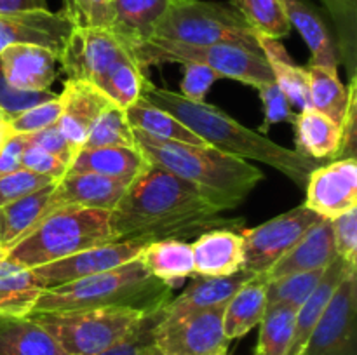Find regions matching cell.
<instances>
[{
    "mask_svg": "<svg viewBox=\"0 0 357 355\" xmlns=\"http://www.w3.org/2000/svg\"><path fill=\"white\" fill-rule=\"evenodd\" d=\"M61 13L75 28H110L112 0H63Z\"/></svg>",
    "mask_w": 357,
    "mask_h": 355,
    "instance_id": "cell-40",
    "label": "cell"
},
{
    "mask_svg": "<svg viewBox=\"0 0 357 355\" xmlns=\"http://www.w3.org/2000/svg\"><path fill=\"white\" fill-rule=\"evenodd\" d=\"M195 184L150 164L110 211L115 240L181 239L213 228H239L241 218H223Z\"/></svg>",
    "mask_w": 357,
    "mask_h": 355,
    "instance_id": "cell-1",
    "label": "cell"
},
{
    "mask_svg": "<svg viewBox=\"0 0 357 355\" xmlns=\"http://www.w3.org/2000/svg\"><path fill=\"white\" fill-rule=\"evenodd\" d=\"M138 355H166V354H164L162 350H159L153 343H146L139 348Z\"/></svg>",
    "mask_w": 357,
    "mask_h": 355,
    "instance_id": "cell-55",
    "label": "cell"
},
{
    "mask_svg": "<svg viewBox=\"0 0 357 355\" xmlns=\"http://www.w3.org/2000/svg\"><path fill=\"white\" fill-rule=\"evenodd\" d=\"M345 2H349V3H351V6L356 7V0H345Z\"/></svg>",
    "mask_w": 357,
    "mask_h": 355,
    "instance_id": "cell-56",
    "label": "cell"
},
{
    "mask_svg": "<svg viewBox=\"0 0 357 355\" xmlns=\"http://www.w3.org/2000/svg\"><path fill=\"white\" fill-rule=\"evenodd\" d=\"M152 37L192 45L234 44L260 49L258 35L230 2L173 0Z\"/></svg>",
    "mask_w": 357,
    "mask_h": 355,
    "instance_id": "cell-7",
    "label": "cell"
},
{
    "mask_svg": "<svg viewBox=\"0 0 357 355\" xmlns=\"http://www.w3.org/2000/svg\"><path fill=\"white\" fill-rule=\"evenodd\" d=\"M54 96L56 94L51 90H23L10 86L0 68V115L3 120H10L28 108L52 100Z\"/></svg>",
    "mask_w": 357,
    "mask_h": 355,
    "instance_id": "cell-43",
    "label": "cell"
},
{
    "mask_svg": "<svg viewBox=\"0 0 357 355\" xmlns=\"http://www.w3.org/2000/svg\"><path fill=\"white\" fill-rule=\"evenodd\" d=\"M143 312L122 306L28 315L40 324L66 355H98L126 336Z\"/></svg>",
    "mask_w": 357,
    "mask_h": 355,
    "instance_id": "cell-8",
    "label": "cell"
},
{
    "mask_svg": "<svg viewBox=\"0 0 357 355\" xmlns=\"http://www.w3.org/2000/svg\"><path fill=\"white\" fill-rule=\"evenodd\" d=\"M58 56L38 45L16 44L0 52V68L10 86L23 90H51Z\"/></svg>",
    "mask_w": 357,
    "mask_h": 355,
    "instance_id": "cell-18",
    "label": "cell"
},
{
    "mask_svg": "<svg viewBox=\"0 0 357 355\" xmlns=\"http://www.w3.org/2000/svg\"><path fill=\"white\" fill-rule=\"evenodd\" d=\"M255 274L241 270L229 277H192L190 285L176 298H171L162 308V319H176L201 310L225 306L229 299L237 292V289Z\"/></svg>",
    "mask_w": 357,
    "mask_h": 355,
    "instance_id": "cell-21",
    "label": "cell"
},
{
    "mask_svg": "<svg viewBox=\"0 0 357 355\" xmlns=\"http://www.w3.org/2000/svg\"><path fill=\"white\" fill-rule=\"evenodd\" d=\"M258 93H260V97L261 101H264L265 106L264 124L258 129L260 134L265 136L272 125L281 124V122H289V124H293L296 113L295 110H293L291 103H289L288 96L284 94V90H282L278 84H264V86L258 87Z\"/></svg>",
    "mask_w": 357,
    "mask_h": 355,
    "instance_id": "cell-44",
    "label": "cell"
},
{
    "mask_svg": "<svg viewBox=\"0 0 357 355\" xmlns=\"http://www.w3.org/2000/svg\"><path fill=\"white\" fill-rule=\"evenodd\" d=\"M356 310L357 268L338 284L300 355H357Z\"/></svg>",
    "mask_w": 357,
    "mask_h": 355,
    "instance_id": "cell-11",
    "label": "cell"
},
{
    "mask_svg": "<svg viewBox=\"0 0 357 355\" xmlns=\"http://www.w3.org/2000/svg\"><path fill=\"white\" fill-rule=\"evenodd\" d=\"M230 3L260 37L279 40L291 31V21L282 0H232Z\"/></svg>",
    "mask_w": 357,
    "mask_h": 355,
    "instance_id": "cell-36",
    "label": "cell"
},
{
    "mask_svg": "<svg viewBox=\"0 0 357 355\" xmlns=\"http://www.w3.org/2000/svg\"><path fill=\"white\" fill-rule=\"evenodd\" d=\"M47 9L45 0H0V13H26Z\"/></svg>",
    "mask_w": 357,
    "mask_h": 355,
    "instance_id": "cell-53",
    "label": "cell"
},
{
    "mask_svg": "<svg viewBox=\"0 0 357 355\" xmlns=\"http://www.w3.org/2000/svg\"><path fill=\"white\" fill-rule=\"evenodd\" d=\"M307 73L310 106L340 125L347 110L349 87L338 80V73H331L321 66L310 65Z\"/></svg>",
    "mask_w": 357,
    "mask_h": 355,
    "instance_id": "cell-35",
    "label": "cell"
},
{
    "mask_svg": "<svg viewBox=\"0 0 357 355\" xmlns=\"http://www.w3.org/2000/svg\"><path fill=\"white\" fill-rule=\"evenodd\" d=\"M73 24L59 10H26V13H0V52L9 45H38L61 56L73 31Z\"/></svg>",
    "mask_w": 357,
    "mask_h": 355,
    "instance_id": "cell-15",
    "label": "cell"
},
{
    "mask_svg": "<svg viewBox=\"0 0 357 355\" xmlns=\"http://www.w3.org/2000/svg\"><path fill=\"white\" fill-rule=\"evenodd\" d=\"M150 162L142 150L126 146H100V148H80L68 166V174L89 173L108 180L131 184Z\"/></svg>",
    "mask_w": 357,
    "mask_h": 355,
    "instance_id": "cell-20",
    "label": "cell"
},
{
    "mask_svg": "<svg viewBox=\"0 0 357 355\" xmlns=\"http://www.w3.org/2000/svg\"><path fill=\"white\" fill-rule=\"evenodd\" d=\"M330 10L340 35V47H344L349 65H354V42H356V7L345 0H321Z\"/></svg>",
    "mask_w": 357,
    "mask_h": 355,
    "instance_id": "cell-46",
    "label": "cell"
},
{
    "mask_svg": "<svg viewBox=\"0 0 357 355\" xmlns=\"http://www.w3.org/2000/svg\"><path fill=\"white\" fill-rule=\"evenodd\" d=\"M222 355H227V354H222Z\"/></svg>",
    "mask_w": 357,
    "mask_h": 355,
    "instance_id": "cell-58",
    "label": "cell"
},
{
    "mask_svg": "<svg viewBox=\"0 0 357 355\" xmlns=\"http://www.w3.org/2000/svg\"><path fill=\"white\" fill-rule=\"evenodd\" d=\"M139 260L150 274L169 285L180 284L183 278L195 277L192 244L181 239L153 240L143 247Z\"/></svg>",
    "mask_w": 357,
    "mask_h": 355,
    "instance_id": "cell-27",
    "label": "cell"
},
{
    "mask_svg": "<svg viewBox=\"0 0 357 355\" xmlns=\"http://www.w3.org/2000/svg\"><path fill=\"white\" fill-rule=\"evenodd\" d=\"M305 205L321 218L333 219L357 207V160L335 159L316 167L307 180Z\"/></svg>",
    "mask_w": 357,
    "mask_h": 355,
    "instance_id": "cell-14",
    "label": "cell"
},
{
    "mask_svg": "<svg viewBox=\"0 0 357 355\" xmlns=\"http://www.w3.org/2000/svg\"><path fill=\"white\" fill-rule=\"evenodd\" d=\"M349 103L344 120L340 124V148L335 159H356L357 136V79L352 77L349 84Z\"/></svg>",
    "mask_w": 357,
    "mask_h": 355,
    "instance_id": "cell-49",
    "label": "cell"
},
{
    "mask_svg": "<svg viewBox=\"0 0 357 355\" xmlns=\"http://www.w3.org/2000/svg\"><path fill=\"white\" fill-rule=\"evenodd\" d=\"M296 152L309 159H335L340 148V125L312 106L295 115Z\"/></svg>",
    "mask_w": 357,
    "mask_h": 355,
    "instance_id": "cell-29",
    "label": "cell"
},
{
    "mask_svg": "<svg viewBox=\"0 0 357 355\" xmlns=\"http://www.w3.org/2000/svg\"><path fill=\"white\" fill-rule=\"evenodd\" d=\"M267 274H257L248 278L223 310V333L232 341L243 338L261 322L267 310Z\"/></svg>",
    "mask_w": 357,
    "mask_h": 355,
    "instance_id": "cell-24",
    "label": "cell"
},
{
    "mask_svg": "<svg viewBox=\"0 0 357 355\" xmlns=\"http://www.w3.org/2000/svg\"><path fill=\"white\" fill-rule=\"evenodd\" d=\"M321 219L317 212L303 204L255 228L243 230V270L255 275L267 274Z\"/></svg>",
    "mask_w": 357,
    "mask_h": 355,
    "instance_id": "cell-9",
    "label": "cell"
},
{
    "mask_svg": "<svg viewBox=\"0 0 357 355\" xmlns=\"http://www.w3.org/2000/svg\"><path fill=\"white\" fill-rule=\"evenodd\" d=\"M326 268L310 271H296V274L282 275L271 278L267 284V306L286 305L298 310L307 298L312 294L317 282L323 277Z\"/></svg>",
    "mask_w": 357,
    "mask_h": 355,
    "instance_id": "cell-39",
    "label": "cell"
},
{
    "mask_svg": "<svg viewBox=\"0 0 357 355\" xmlns=\"http://www.w3.org/2000/svg\"><path fill=\"white\" fill-rule=\"evenodd\" d=\"M42 291L30 268L0 254V315L26 317Z\"/></svg>",
    "mask_w": 357,
    "mask_h": 355,
    "instance_id": "cell-31",
    "label": "cell"
},
{
    "mask_svg": "<svg viewBox=\"0 0 357 355\" xmlns=\"http://www.w3.org/2000/svg\"><path fill=\"white\" fill-rule=\"evenodd\" d=\"M59 115H61V101L56 94L52 100L35 104V106L24 110L23 113L16 115L14 118L7 120V124H9L13 134H31V132L56 124Z\"/></svg>",
    "mask_w": 357,
    "mask_h": 355,
    "instance_id": "cell-42",
    "label": "cell"
},
{
    "mask_svg": "<svg viewBox=\"0 0 357 355\" xmlns=\"http://www.w3.org/2000/svg\"><path fill=\"white\" fill-rule=\"evenodd\" d=\"M129 184L89 173H66L52 188L40 219L66 209H105L112 211ZM37 221V223H38ZM35 223V225H37ZM33 225V226H35ZM31 226V228H33Z\"/></svg>",
    "mask_w": 357,
    "mask_h": 355,
    "instance_id": "cell-16",
    "label": "cell"
},
{
    "mask_svg": "<svg viewBox=\"0 0 357 355\" xmlns=\"http://www.w3.org/2000/svg\"><path fill=\"white\" fill-rule=\"evenodd\" d=\"M54 184L0 207V253L16 244L40 219Z\"/></svg>",
    "mask_w": 357,
    "mask_h": 355,
    "instance_id": "cell-33",
    "label": "cell"
},
{
    "mask_svg": "<svg viewBox=\"0 0 357 355\" xmlns=\"http://www.w3.org/2000/svg\"><path fill=\"white\" fill-rule=\"evenodd\" d=\"M0 355H66L31 317L0 315Z\"/></svg>",
    "mask_w": 357,
    "mask_h": 355,
    "instance_id": "cell-28",
    "label": "cell"
},
{
    "mask_svg": "<svg viewBox=\"0 0 357 355\" xmlns=\"http://www.w3.org/2000/svg\"><path fill=\"white\" fill-rule=\"evenodd\" d=\"M24 148H26V139L23 134H13L7 139L6 145L0 148V176L23 167L21 159H23Z\"/></svg>",
    "mask_w": 357,
    "mask_h": 355,
    "instance_id": "cell-52",
    "label": "cell"
},
{
    "mask_svg": "<svg viewBox=\"0 0 357 355\" xmlns=\"http://www.w3.org/2000/svg\"><path fill=\"white\" fill-rule=\"evenodd\" d=\"M173 0H112L110 30L131 49L153 35L157 23Z\"/></svg>",
    "mask_w": 357,
    "mask_h": 355,
    "instance_id": "cell-26",
    "label": "cell"
},
{
    "mask_svg": "<svg viewBox=\"0 0 357 355\" xmlns=\"http://www.w3.org/2000/svg\"><path fill=\"white\" fill-rule=\"evenodd\" d=\"M100 146H126V148L138 146L124 108L112 103L91 125L82 148H100Z\"/></svg>",
    "mask_w": 357,
    "mask_h": 355,
    "instance_id": "cell-38",
    "label": "cell"
},
{
    "mask_svg": "<svg viewBox=\"0 0 357 355\" xmlns=\"http://www.w3.org/2000/svg\"><path fill=\"white\" fill-rule=\"evenodd\" d=\"M10 136H13V132H10L7 120L0 118V148H2V146L6 145V141L10 138Z\"/></svg>",
    "mask_w": 357,
    "mask_h": 355,
    "instance_id": "cell-54",
    "label": "cell"
},
{
    "mask_svg": "<svg viewBox=\"0 0 357 355\" xmlns=\"http://www.w3.org/2000/svg\"><path fill=\"white\" fill-rule=\"evenodd\" d=\"M146 244L149 242H143V240H114V242L87 247L72 256L61 258L52 263L30 268V270L33 271L42 289H51L129 263L139 258Z\"/></svg>",
    "mask_w": 357,
    "mask_h": 355,
    "instance_id": "cell-12",
    "label": "cell"
},
{
    "mask_svg": "<svg viewBox=\"0 0 357 355\" xmlns=\"http://www.w3.org/2000/svg\"><path fill=\"white\" fill-rule=\"evenodd\" d=\"M225 306L201 310L176 319H160L152 343L166 355H222L230 341L223 333Z\"/></svg>",
    "mask_w": 357,
    "mask_h": 355,
    "instance_id": "cell-10",
    "label": "cell"
},
{
    "mask_svg": "<svg viewBox=\"0 0 357 355\" xmlns=\"http://www.w3.org/2000/svg\"><path fill=\"white\" fill-rule=\"evenodd\" d=\"M258 45L267 59L271 72L274 75L275 84L284 90L293 108L305 110L310 106L309 96V73L302 66L296 65L284 49V45L275 38L260 37L258 35Z\"/></svg>",
    "mask_w": 357,
    "mask_h": 355,
    "instance_id": "cell-30",
    "label": "cell"
},
{
    "mask_svg": "<svg viewBox=\"0 0 357 355\" xmlns=\"http://www.w3.org/2000/svg\"><path fill=\"white\" fill-rule=\"evenodd\" d=\"M173 285L153 277L143 261L136 258L114 270L44 289L28 315L101 306H122L150 313L167 305L173 298Z\"/></svg>",
    "mask_w": 357,
    "mask_h": 355,
    "instance_id": "cell-4",
    "label": "cell"
},
{
    "mask_svg": "<svg viewBox=\"0 0 357 355\" xmlns=\"http://www.w3.org/2000/svg\"><path fill=\"white\" fill-rule=\"evenodd\" d=\"M136 145L152 166L190 181L223 212L236 209L264 180L257 166L213 146H194L150 138L132 129Z\"/></svg>",
    "mask_w": 357,
    "mask_h": 355,
    "instance_id": "cell-3",
    "label": "cell"
},
{
    "mask_svg": "<svg viewBox=\"0 0 357 355\" xmlns=\"http://www.w3.org/2000/svg\"><path fill=\"white\" fill-rule=\"evenodd\" d=\"M183 66V79H181V96L190 101H206V94L211 89L215 80L220 79L216 72L204 65L187 63Z\"/></svg>",
    "mask_w": 357,
    "mask_h": 355,
    "instance_id": "cell-48",
    "label": "cell"
},
{
    "mask_svg": "<svg viewBox=\"0 0 357 355\" xmlns=\"http://www.w3.org/2000/svg\"><path fill=\"white\" fill-rule=\"evenodd\" d=\"M338 256L357 267V207L331 219Z\"/></svg>",
    "mask_w": 357,
    "mask_h": 355,
    "instance_id": "cell-47",
    "label": "cell"
},
{
    "mask_svg": "<svg viewBox=\"0 0 357 355\" xmlns=\"http://www.w3.org/2000/svg\"><path fill=\"white\" fill-rule=\"evenodd\" d=\"M142 97L178 118L208 146L227 155L267 164L298 187L305 184L316 169L312 159L278 145L258 131H251L206 101H190L180 93L153 86L146 79L143 80Z\"/></svg>",
    "mask_w": 357,
    "mask_h": 355,
    "instance_id": "cell-2",
    "label": "cell"
},
{
    "mask_svg": "<svg viewBox=\"0 0 357 355\" xmlns=\"http://www.w3.org/2000/svg\"><path fill=\"white\" fill-rule=\"evenodd\" d=\"M58 96L61 101V115L56 124L77 155L91 125L105 108L110 106L112 101L94 84L84 80H66L63 93Z\"/></svg>",
    "mask_w": 357,
    "mask_h": 355,
    "instance_id": "cell-17",
    "label": "cell"
},
{
    "mask_svg": "<svg viewBox=\"0 0 357 355\" xmlns=\"http://www.w3.org/2000/svg\"><path fill=\"white\" fill-rule=\"evenodd\" d=\"M195 275L229 277L243 270V235L236 228H213L192 242Z\"/></svg>",
    "mask_w": 357,
    "mask_h": 355,
    "instance_id": "cell-19",
    "label": "cell"
},
{
    "mask_svg": "<svg viewBox=\"0 0 357 355\" xmlns=\"http://www.w3.org/2000/svg\"><path fill=\"white\" fill-rule=\"evenodd\" d=\"M131 54L142 68L164 63H197L218 73L220 79H232L257 89L264 84L275 82L264 52L243 45H192L150 37L132 45Z\"/></svg>",
    "mask_w": 357,
    "mask_h": 355,
    "instance_id": "cell-6",
    "label": "cell"
},
{
    "mask_svg": "<svg viewBox=\"0 0 357 355\" xmlns=\"http://www.w3.org/2000/svg\"><path fill=\"white\" fill-rule=\"evenodd\" d=\"M145 75L143 68L138 65L135 56H122L114 63L103 75L98 79L94 86L108 97L114 104L121 108H128L142 96V86Z\"/></svg>",
    "mask_w": 357,
    "mask_h": 355,
    "instance_id": "cell-34",
    "label": "cell"
},
{
    "mask_svg": "<svg viewBox=\"0 0 357 355\" xmlns=\"http://www.w3.org/2000/svg\"><path fill=\"white\" fill-rule=\"evenodd\" d=\"M338 258L331 219L323 218L267 271L268 278L326 268Z\"/></svg>",
    "mask_w": 357,
    "mask_h": 355,
    "instance_id": "cell-22",
    "label": "cell"
},
{
    "mask_svg": "<svg viewBox=\"0 0 357 355\" xmlns=\"http://www.w3.org/2000/svg\"><path fill=\"white\" fill-rule=\"evenodd\" d=\"M296 308L286 305L267 306L261 319L255 355H284L295 329Z\"/></svg>",
    "mask_w": 357,
    "mask_h": 355,
    "instance_id": "cell-37",
    "label": "cell"
},
{
    "mask_svg": "<svg viewBox=\"0 0 357 355\" xmlns=\"http://www.w3.org/2000/svg\"><path fill=\"white\" fill-rule=\"evenodd\" d=\"M162 308L145 313L122 340H119L117 343H114L110 348H107V350L98 355H138V350L143 345L152 343L153 327L162 319Z\"/></svg>",
    "mask_w": 357,
    "mask_h": 355,
    "instance_id": "cell-45",
    "label": "cell"
},
{
    "mask_svg": "<svg viewBox=\"0 0 357 355\" xmlns=\"http://www.w3.org/2000/svg\"><path fill=\"white\" fill-rule=\"evenodd\" d=\"M24 169L33 171V173L42 174V176L52 178L54 181H59L66 173H68V166L65 162L54 157L52 153L45 152V150L37 148L26 143V148L23 152V159H21Z\"/></svg>",
    "mask_w": 357,
    "mask_h": 355,
    "instance_id": "cell-51",
    "label": "cell"
},
{
    "mask_svg": "<svg viewBox=\"0 0 357 355\" xmlns=\"http://www.w3.org/2000/svg\"><path fill=\"white\" fill-rule=\"evenodd\" d=\"M26 139L28 145L37 146V148L45 150V152L52 153L54 157H58L61 162H65L66 166H70L75 157L72 146L68 145V141L65 139V136L59 131L58 124H52L49 127L40 129V131H35L31 134H23Z\"/></svg>",
    "mask_w": 357,
    "mask_h": 355,
    "instance_id": "cell-50",
    "label": "cell"
},
{
    "mask_svg": "<svg viewBox=\"0 0 357 355\" xmlns=\"http://www.w3.org/2000/svg\"><path fill=\"white\" fill-rule=\"evenodd\" d=\"M131 49L110 28H73L58 63L68 80L96 84L98 79Z\"/></svg>",
    "mask_w": 357,
    "mask_h": 355,
    "instance_id": "cell-13",
    "label": "cell"
},
{
    "mask_svg": "<svg viewBox=\"0 0 357 355\" xmlns=\"http://www.w3.org/2000/svg\"><path fill=\"white\" fill-rule=\"evenodd\" d=\"M54 183H58V181L24 169V167L14 171V173L3 174V176H0V207Z\"/></svg>",
    "mask_w": 357,
    "mask_h": 355,
    "instance_id": "cell-41",
    "label": "cell"
},
{
    "mask_svg": "<svg viewBox=\"0 0 357 355\" xmlns=\"http://www.w3.org/2000/svg\"><path fill=\"white\" fill-rule=\"evenodd\" d=\"M0 118H2V115H0Z\"/></svg>",
    "mask_w": 357,
    "mask_h": 355,
    "instance_id": "cell-57",
    "label": "cell"
},
{
    "mask_svg": "<svg viewBox=\"0 0 357 355\" xmlns=\"http://www.w3.org/2000/svg\"><path fill=\"white\" fill-rule=\"evenodd\" d=\"M291 26H295L310 49V65L338 73V49L323 17L305 0H282Z\"/></svg>",
    "mask_w": 357,
    "mask_h": 355,
    "instance_id": "cell-25",
    "label": "cell"
},
{
    "mask_svg": "<svg viewBox=\"0 0 357 355\" xmlns=\"http://www.w3.org/2000/svg\"><path fill=\"white\" fill-rule=\"evenodd\" d=\"M354 265L347 263L344 258L338 256L337 260L331 261L330 265L324 270L323 277L317 282L316 289L312 291V294L303 301V305L296 310L295 317V329H293L291 341H289V347L286 350L284 355H300L302 350L305 348L307 341H309L310 334H312L314 327H316L317 320L323 315L324 308L330 303L331 296L337 291L338 284L344 281L345 275L351 270H354Z\"/></svg>",
    "mask_w": 357,
    "mask_h": 355,
    "instance_id": "cell-23",
    "label": "cell"
},
{
    "mask_svg": "<svg viewBox=\"0 0 357 355\" xmlns=\"http://www.w3.org/2000/svg\"><path fill=\"white\" fill-rule=\"evenodd\" d=\"M114 240L110 211L66 209L38 221L0 254L24 268H35Z\"/></svg>",
    "mask_w": 357,
    "mask_h": 355,
    "instance_id": "cell-5",
    "label": "cell"
},
{
    "mask_svg": "<svg viewBox=\"0 0 357 355\" xmlns=\"http://www.w3.org/2000/svg\"><path fill=\"white\" fill-rule=\"evenodd\" d=\"M126 117H128L129 125L135 131L143 132V134L150 136V138L162 139V141L185 143V145L194 146L206 145L190 129L185 127L178 118L157 108L155 104H152L142 96L131 106L126 108Z\"/></svg>",
    "mask_w": 357,
    "mask_h": 355,
    "instance_id": "cell-32",
    "label": "cell"
}]
</instances>
